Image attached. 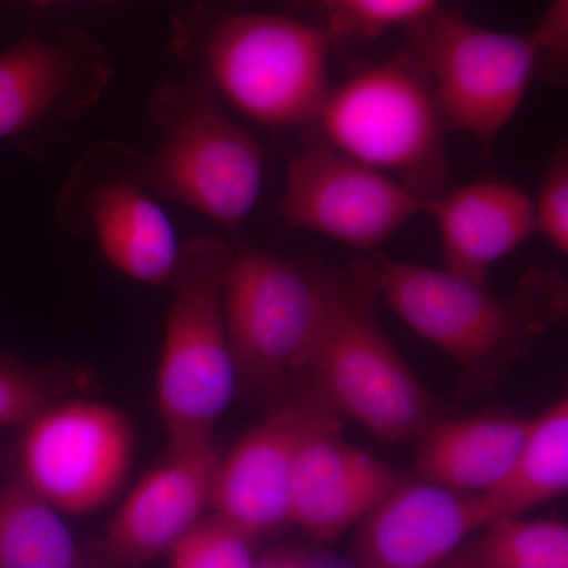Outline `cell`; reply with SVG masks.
Segmentation results:
<instances>
[{
    "label": "cell",
    "mask_w": 568,
    "mask_h": 568,
    "mask_svg": "<svg viewBox=\"0 0 568 568\" xmlns=\"http://www.w3.org/2000/svg\"><path fill=\"white\" fill-rule=\"evenodd\" d=\"M568 488V399L562 396L536 418L507 476L481 493L493 518L521 517Z\"/></svg>",
    "instance_id": "d6986e66"
},
{
    "label": "cell",
    "mask_w": 568,
    "mask_h": 568,
    "mask_svg": "<svg viewBox=\"0 0 568 568\" xmlns=\"http://www.w3.org/2000/svg\"><path fill=\"white\" fill-rule=\"evenodd\" d=\"M153 115L162 140L133 160L142 185L224 227L241 226L263 189V145L220 111L201 77L162 89Z\"/></svg>",
    "instance_id": "5b68a950"
},
{
    "label": "cell",
    "mask_w": 568,
    "mask_h": 568,
    "mask_svg": "<svg viewBox=\"0 0 568 568\" xmlns=\"http://www.w3.org/2000/svg\"><path fill=\"white\" fill-rule=\"evenodd\" d=\"M335 425H342L338 414L312 387L272 407L220 455L213 515L252 540L291 523V480L298 454L310 436Z\"/></svg>",
    "instance_id": "8fae6325"
},
{
    "label": "cell",
    "mask_w": 568,
    "mask_h": 568,
    "mask_svg": "<svg viewBox=\"0 0 568 568\" xmlns=\"http://www.w3.org/2000/svg\"><path fill=\"white\" fill-rule=\"evenodd\" d=\"M399 480L364 448L347 443L342 425L306 439L291 480L290 521L321 541L357 528Z\"/></svg>",
    "instance_id": "9a60e30c"
},
{
    "label": "cell",
    "mask_w": 568,
    "mask_h": 568,
    "mask_svg": "<svg viewBox=\"0 0 568 568\" xmlns=\"http://www.w3.org/2000/svg\"><path fill=\"white\" fill-rule=\"evenodd\" d=\"M110 73L102 48L80 31L22 37L0 54V140L77 118L97 102Z\"/></svg>",
    "instance_id": "7c38bea8"
},
{
    "label": "cell",
    "mask_w": 568,
    "mask_h": 568,
    "mask_svg": "<svg viewBox=\"0 0 568 568\" xmlns=\"http://www.w3.org/2000/svg\"><path fill=\"white\" fill-rule=\"evenodd\" d=\"M536 231L564 256L568 253V152L560 144L549 159L547 173L532 200Z\"/></svg>",
    "instance_id": "cb8c5ba5"
},
{
    "label": "cell",
    "mask_w": 568,
    "mask_h": 568,
    "mask_svg": "<svg viewBox=\"0 0 568 568\" xmlns=\"http://www.w3.org/2000/svg\"><path fill=\"white\" fill-rule=\"evenodd\" d=\"M331 268L242 246L224 284V316L237 383L280 392L305 375L323 324Z\"/></svg>",
    "instance_id": "52a82bcc"
},
{
    "label": "cell",
    "mask_w": 568,
    "mask_h": 568,
    "mask_svg": "<svg viewBox=\"0 0 568 568\" xmlns=\"http://www.w3.org/2000/svg\"><path fill=\"white\" fill-rule=\"evenodd\" d=\"M50 406V390L40 377L0 366V426H26Z\"/></svg>",
    "instance_id": "d4e9b609"
},
{
    "label": "cell",
    "mask_w": 568,
    "mask_h": 568,
    "mask_svg": "<svg viewBox=\"0 0 568 568\" xmlns=\"http://www.w3.org/2000/svg\"><path fill=\"white\" fill-rule=\"evenodd\" d=\"M528 36L537 51V74H548L551 65L560 77L568 54V0H551Z\"/></svg>",
    "instance_id": "484cf974"
},
{
    "label": "cell",
    "mask_w": 568,
    "mask_h": 568,
    "mask_svg": "<svg viewBox=\"0 0 568 568\" xmlns=\"http://www.w3.org/2000/svg\"><path fill=\"white\" fill-rule=\"evenodd\" d=\"M219 462L212 437L168 440L166 454L134 485L108 525V555L123 566L168 555L212 508Z\"/></svg>",
    "instance_id": "5bb4252c"
},
{
    "label": "cell",
    "mask_w": 568,
    "mask_h": 568,
    "mask_svg": "<svg viewBox=\"0 0 568 568\" xmlns=\"http://www.w3.org/2000/svg\"><path fill=\"white\" fill-rule=\"evenodd\" d=\"M313 126L339 152L390 175L424 203L452 189L446 123L403 54L332 88Z\"/></svg>",
    "instance_id": "8992f818"
},
{
    "label": "cell",
    "mask_w": 568,
    "mask_h": 568,
    "mask_svg": "<svg viewBox=\"0 0 568 568\" xmlns=\"http://www.w3.org/2000/svg\"><path fill=\"white\" fill-rule=\"evenodd\" d=\"M444 0H323L324 31L336 39L372 40L428 17Z\"/></svg>",
    "instance_id": "7402d4cb"
},
{
    "label": "cell",
    "mask_w": 568,
    "mask_h": 568,
    "mask_svg": "<svg viewBox=\"0 0 568 568\" xmlns=\"http://www.w3.org/2000/svg\"><path fill=\"white\" fill-rule=\"evenodd\" d=\"M450 274L488 284L489 272L536 233L532 197L507 182H476L425 203Z\"/></svg>",
    "instance_id": "2e32d148"
},
{
    "label": "cell",
    "mask_w": 568,
    "mask_h": 568,
    "mask_svg": "<svg viewBox=\"0 0 568 568\" xmlns=\"http://www.w3.org/2000/svg\"><path fill=\"white\" fill-rule=\"evenodd\" d=\"M406 32L403 55L428 84L447 130L496 140L538 71L528 32L491 31L444 7Z\"/></svg>",
    "instance_id": "ba28073f"
},
{
    "label": "cell",
    "mask_w": 568,
    "mask_h": 568,
    "mask_svg": "<svg viewBox=\"0 0 568 568\" xmlns=\"http://www.w3.org/2000/svg\"><path fill=\"white\" fill-rule=\"evenodd\" d=\"M233 254L211 235L182 246L155 375L156 409L168 440L212 437L233 402L237 372L224 316Z\"/></svg>",
    "instance_id": "277c9868"
},
{
    "label": "cell",
    "mask_w": 568,
    "mask_h": 568,
    "mask_svg": "<svg viewBox=\"0 0 568 568\" xmlns=\"http://www.w3.org/2000/svg\"><path fill=\"white\" fill-rule=\"evenodd\" d=\"M174 47L203 80L272 129L315 125L332 88L324 28L244 0H194L174 22Z\"/></svg>",
    "instance_id": "6da1fadb"
},
{
    "label": "cell",
    "mask_w": 568,
    "mask_h": 568,
    "mask_svg": "<svg viewBox=\"0 0 568 568\" xmlns=\"http://www.w3.org/2000/svg\"><path fill=\"white\" fill-rule=\"evenodd\" d=\"M136 435L118 407L100 402L48 406L26 425L20 480L62 515H84L121 491Z\"/></svg>",
    "instance_id": "9c48e42d"
},
{
    "label": "cell",
    "mask_w": 568,
    "mask_h": 568,
    "mask_svg": "<svg viewBox=\"0 0 568 568\" xmlns=\"http://www.w3.org/2000/svg\"><path fill=\"white\" fill-rule=\"evenodd\" d=\"M33 2H37V3H48V2H54V0H33Z\"/></svg>",
    "instance_id": "83f0119b"
},
{
    "label": "cell",
    "mask_w": 568,
    "mask_h": 568,
    "mask_svg": "<svg viewBox=\"0 0 568 568\" xmlns=\"http://www.w3.org/2000/svg\"><path fill=\"white\" fill-rule=\"evenodd\" d=\"M151 190L132 175L100 179L85 192V215L103 256L138 283H171L182 246L173 223Z\"/></svg>",
    "instance_id": "e0dca14e"
},
{
    "label": "cell",
    "mask_w": 568,
    "mask_h": 568,
    "mask_svg": "<svg viewBox=\"0 0 568 568\" xmlns=\"http://www.w3.org/2000/svg\"><path fill=\"white\" fill-rule=\"evenodd\" d=\"M252 538L222 518L201 519L171 548V568H256Z\"/></svg>",
    "instance_id": "603a6c76"
},
{
    "label": "cell",
    "mask_w": 568,
    "mask_h": 568,
    "mask_svg": "<svg viewBox=\"0 0 568 568\" xmlns=\"http://www.w3.org/2000/svg\"><path fill=\"white\" fill-rule=\"evenodd\" d=\"M528 424L506 413L437 418L418 436L417 477L459 493H487L514 465Z\"/></svg>",
    "instance_id": "ac0fdd59"
},
{
    "label": "cell",
    "mask_w": 568,
    "mask_h": 568,
    "mask_svg": "<svg viewBox=\"0 0 568 568\" xmlns=\"http://www.w3.org/2000/svg\"><path fill=\"white\" fill-rule=\"evenodd\" d=\"M424 207L403 183L339 152L312 125L287 166L278 215L293 230L373 253Z\"/></svg>",
    "instance_id": "30bf717a"
},
{
    "label": "cell",
    "mask_w": 568,
    "mask_h": 568,
    "mask_svg": "<svg viewBox=\"0 0 568 568\" xmlns=\"http://www.w3.org/2000/svg\"><path fill=\"white\" fill-rule=\"evenodd\" d=\"M437 568H568V529L559 521L496 519Z\"/></svg>",
    "instance_id": "44dd1931"
},
{
    "label": "cell",
    "mask_w": 568,
    "mask_h": 568,
    "mask_svg": "<svg viewBox=\"0 0 568 568\" xmlns=\"http://www.w3.org/2000/svg\"><path fill=\"white\" fill-rule=\"evenodd\" d=\"M256 568H347L334 559L323 558V556H283L268 560Z\"/></svg>",
    "instance_id": "4316f807"
},
{
    "label": "cell",
    "mask_w": 568,
    "mask_h": 568,
    "mask_svg": "<svg viewBox=\"0 0 568 568\" xmlns=\"http://www.w3.org/2000/svg\"><path fill=\"white\" fill-rule=\"evenodd\" d=\"M353 267L407 327L457 362L470 387L495 381L567 312L566 282L552 271L534 272L514 294L499 295L446 268L376 252Z\"/></svg>",
    "instance_id": "7a4b0ae2"
},
{
    "label": "cell",
    "mask_w": 568,
    "mask_h": 568,
    "mask_svg": "<svg viewBox=\"0 0 568 568\" xmlns=\"http://www.w3.org/2000/svg\"><path fill=\"white\" fill-rule=\"evenodd\" d=\"M0 568H78L61 511L20 478L0 491Z\"/></svg>",
    "instance_id": "ffe728a7"
},
{
    "label": "cell",
    "mask_w": 568,
    "mask_h": 568,
    "mask_svg": "<svg viewBox=\"0 0 568 568\" xmlns=\"http://www.w3.org/2000/svg\"><path fill=\"white\" fill-rule=\"evenodd\" d=\"M495 521L481 495L403 480L357 525L354 568H437Z\"/></svg>",
    "instance_id": "4fadbf2b"
},
{
    "label": "cell",
    "mask_w": 568,
    "mask_h": 568,
    "mask_svg": "<svg viewBox=\"0 0 568 568\" xmlns=\"http://www.w3.org/2000/svg\"><path fill=\"white\" fill-rule=\"evenodd\" d=\"M377 297L351 265L331 268L323 324L305 375L339 417L386 444L417 440L439 417L432 392L384 332Z\"/></svg>",
    "instance_id": "3957f363"
}]
</instances>
